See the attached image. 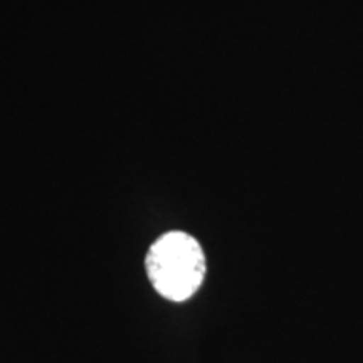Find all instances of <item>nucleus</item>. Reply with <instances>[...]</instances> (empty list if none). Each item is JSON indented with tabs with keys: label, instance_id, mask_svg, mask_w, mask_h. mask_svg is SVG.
<instances>
[{
	"label": "nucleus",
	"instance_id": "1",
	"mask_svg": "<svg viewBox=\"0 0 363 363\" xmlns=\"http://www.w3.org/2000/svg\"><path fill=\"white\" fill-rule=\"evenodd\" d=\"M153 289L170 301H187L206 279V254L199 240L182 230H172L152 244L145 259Z\"/></svg>",
	"mask_w": 363,
	"mask_h": 363
}]
</instances>
